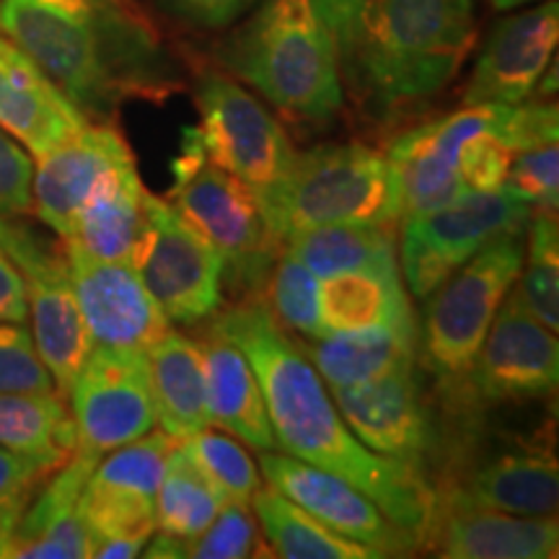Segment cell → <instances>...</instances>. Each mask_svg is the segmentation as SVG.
Returning <instances> with one entry per match:
<instances>
[{
    "mask_svg": "<svg viewBox=\"0 0 559 559\" xmlns=\"http://www.w3.org/2000/svg\"><path fill=\"white\" fill-rule=\"evenodd\" d=\"M210 330L234 342L254 368L280 451L353 481L419 542L430 536L438 506L423 469L381 456L353 436L324 379L262 298L221 313Z\"/></svg>",
    "mask_w": 559,
    "mask_h": 559,
    "instance_id": "6da1fadb",
    "label": "cell"
},
{
    "mask_svg": "<svg viewBox=\"0 0 559 559\" xmlns=\"http://www.w3.org/2000/svg\"><path fill=\"white\" fill-rule=\"evenodd\" d=\"M0 32L91 122L181 86L177 58L132 0H0Z\"/></svg>",
    "mask_w": 559,
    "mask_h": 559,
    "instance_id": "7a4b0ae2",
    "label": "cell"
},
{
    "mask_svg": "<svg viewBox=\"0 0 559 559\" xmlns=\"http://www.w3.org/2000/svg\"><path fill=\"white\" fill-rule=\"evenodd\" d=\"M472 0H362L342 79L370 120L389 122L432 99L472 52Z\"/></svg>",
    "mask_w": 559,
    "mask_h": 559,
    "instance_id": "3957f363",
    "label": "cell"
},
{
    "mask_svg": "<svg viewBox=\"0 0 559 559\" xmlns=\"http://www.w3.org/2000/svg\"><path fill=\"white\" fill-rule=\"evenodd\" d=\"M347 34L326 0H260L218 47V62L280 115L330 128L345 107Z\"/></svg>",
    "mask_w": 559,
    "mask_h": 559,
    "instance_id": "277c9868",
    "label": "cell"
},
{
    "mask_svg": "<svg viewBox=\"0 0 559 559\" xmlns=\"http://www.w3.org/2000/svg\"><path fill=\"white\" fill-rule=\"evenodd\" d=\"M275 239L330 223H396L389 158L366 143H324L296 153L272 190L257 194Z\"/></svg>",
    "mask_w": 559,
    "mask_h": 559,
    "instance_id": "5b68a950",
    "label": "cell"
},
{
    "mask_svg": "<svg viewBox=\"0 0 559 559\" xmlns=\"http://www.w3.org/2000/svg\"><path fill=\"white\" fill-rule=\"evenodd\" d=\"M171 177L169 205L215 249L230 290L262 293L283 243L264 221L254 190L207 158L198 128L181 130Z\"/></svg>",
    "mask_w": 559,
    "mask_h": 559,
    "instance_id": "8992f818",
    "label": "cell"
},
{
    "mask_svg": "<svg viewBox=\"0 0 559 559\" xmlns=\"http://www.w3.org/2000/svg\"><path fill=\"white\" fill-rule=\"evenodd\" d=\"M526 260V230L487 243L430 293L419 330V355L438 376L459 379L474 366L495 313Z\"/></svg>",
    "mask_w": 559,
    "mask_h": 559,
    "instance_id": "52a82bcc",
    "label": "cell"
},
{
    "mask_svg": "<svg viewBox=\"0 0 559 559\" xmlns=\"http://www.w3.org/2000/svg\"><path fill=\"white\" fill-rule=\"evenodd\" d=\"M534 207L508 187L495 192H466L451 205L404 218L400 272L412 296L428 298L461 264L487 243L528 228Z\"/></svg>",
    "mask_w": 559,
    "mask_h": 559,
    "instance_id": "ba28073f",
    "label": "cell"
},
{
    "mask_svg": "<svg viewBox=\"0 0 559 559\" xmlns=\"http://www.w3.org/2000/svg\"><path fill=\"white\" fill-rule=\"evenodd\" d=\"M194 102L200 109L194 128L207 158L247 181L254 194L272 190L296 156L277 117L223 70L200 75Z\"/></svg>",
    "mask_w": 559,
    "mask_h": 559,
    "instance_id": "9c48e42d",
    "label": "cell"
},
{
    "mask_svg": "<svg viewBox=\"0 0 559 559\" xmlns=\"http://www.w3.org/2000/svg\"><path fill=\"white\" fill-rule=\"evenodd\" d=\"M0 249L24 275L34 347L50 370L58 394L68 400V391L96 342L83 321L79 298L70 283L66 251H55L50 243L19 223H11Z\"/></svg>",
    "mask_w": 559,
    "mask_h": 559,
    "instance_id": "30bf717a",
    "label": "cell"
},
{
    "mask_svg": "<svg viewBox=\"0 0 559 559\" xmlns=\"http://www.w3.org/2000/svg\"><path fill=\"white\" fill-rule=\"evenodd\" d=\"M75 449L94 456L138 440L156 425L148 355L140 347L96 345L68 391Z\"/></svg>",
    "mask_w": 559,
    "mask_h": 559,
    "instance_id": "8fae6325",
    "label": "cell"
},
{
    "mask_svg": "<svg viewBox=\"0 0 559 559\" xmlns=\"http://www.w3.org/2000/svg\"><path fill=\"white\" fill-rule=\"evenodd\" d=\"M130 264L169 321L198 324L223 306L221 257L166 200L153 198L148 230Z\"/></svg>",
    "mask_w": 559,
    "mask_h": 559,
    "instance_id": "7c38bea8",
    "label": "cell"
},
{
    "mask_svg": "<svg viewBox=\"0 0 559 559\" xmlns=\"http://www.w3.org/2000/svg\"><path fill=\"white\" fill-rule=\"evenodd\" d=\"M500 104H474L453 115L417 124L391 143L389 166L400 218L432 213L466 194L459 177V156L474 132L489 128Z\"/></svg>",
    "mask_w": 559,
    "mask_h": 559,
    "instance_id": "4fadbf2b",
    "label": "cell"
},
{
    "mask_svg": "<svg viewBox=\"0 0 559 559\" xmlns=\"http://www.w3.org/2000/svg\"><path fill=\"white\" fill-rule=\"evenodd\" d=\"M260 466L272 489L309 510L313 519L381 557H407L419 544L412 531L389 519L353 481L285 451H262Z\"/></svg>",
    "mask_w": 559,
    "mask_h": 559,
    "instance_id": "5bb4252c",
    "label": "cell"
},
{
    "mask_svg": "<svg viewBox=\"0 0 559 559\" xmlns=\"http://www.w3.org/2000/svg\"><path fill=\"white\" fill-rule=\"evenodd\" d=\"M469 376L474 391L492 404L544 400L557 391V332L523 306L515 285L495 313Z\"/></svg>",
    "mask_w": 559,
    "mask_h": 559,
    "instance_id": "9a60e30c",
    "label": "cell"
},
{
    "mask_svg": "<svg viewBox=\"0 0 559 559\" xmlns=\"http://www.w3.org/2000/svg\"><path fill=\"white\" fill-rule=\"evenodd\" d=\"M70 283L96 345L148 349L171 330L130 262L99 260L62 243Z\"/></svg>",
    "mask_w": 559,
    "mask_h": 559,
    "instance_id": "2e32d148",
    "label": "cell"
},
{
    "mask_svg": "<svg viewBox=\"0 0 559 559\" xmlns=\"http://www.w3.org/2000/svg\"><path fill=\"white\" fill-rule=\"evenodd\" d=\"M557 39V0H544L542 5L498 21L466 81L464 107L531 99L555 58Z\"/></svg>",
    "mask_w": 559,
    "mask_h": 559,
    "instance_id": "e0dca14e",
    "label": "cell"
},
{
    "mask_svg": "<svg viewBox=\"0 0 559 559\" xmlns=\"http://www.w3.org/2000/svg\"><path fill=\"white\" fill-rule=\"evenodd\" d=\"M135 164L128 140L111 122H86L34 164V213L66 239L79 210L104 177Z\"/></svg>",
    "mask_w": 559,
    "mask_h": 559,
    "instance_id": "ac0fdd59",
    "label": "cell"
},
{
    "mask_svg": "<svg viewBox=\"0 0 559 559\" xmlns=\"http://www.w3.org/2000/svg\"><path fill=\"white\" fill-rule=\"evenodd\" d=\"M353 436L381 456L407 461L423 469L432 449V425L415 366L360 386H330Z\"/></svg>",
    "mask_w": 559,
    "mask_h": 559,
    "instance_id": "d6986e66",
    "label": "cell"
},
{
    "mask_svg": "<svg viewBox=\"0 0 559 559\" xmlns=\"http://www.w3.org/2000/svg\"><path fill=\"white\" fill-rule=\"evenodd\" d=\"M102 456L75 449L47 485L32 495L13 528L3 557L11 559H83L91 557V534L79 513L83 487Z\"/></svg>",
    "mask_w": 559,
    "mask_h": 559,
    "instance_id": "ffe728a7",
    "label": "cell"
},
{
    "mask_svg": "<svg viewBox=\"0 0 559 559\" xmlns=\"http://www.w3.org/2000/svg\"><path fill=\"white\" fill-rule=\"evenodd\" d=\"M86 122L29 55L0 37V128L39 158Z\"/></svg>",
    "mask_w": 559,
    "mask_h": 559,
    "instance_id": "44dd1931",
    "label": "cell"
},
{
    "mask_svg": "<svg viewBox=\"0 0 559 559\" xmlns=\"http://www.w3.org/2000/svg\"><path fill=\"white\" fill-rule=\"evenodd\" d=\"M438 555L449 559H555L559 523L555 515H513L500 510L451 506L432 521Z\"/></svg>",
    "mask_w": 559,
    "mask_h": 559,
    "instance_id": "7402d4cb",
    "label": "cell"
},
{
    "mask_svg": "<svg viewBox=\"0 0 559 559\" xmlns=\"http://www.w3.org/2000/svg\"><path fill=\"white\" fill-rule=\"evenodd\" d=\"M151 207L153 194L140 181L138 166H122L96 185L62 243L99 260L130 262L148 230Z\"/></svg>",
    "mask_w": 559,
    "mask_h": 559,
    "instance_id": "603a6c76",
    "label": "cell"
},
{
    "mask_svg": "<svg viewBox=\"0 0 559 559\" xmlns=\"http://www.w3.org/2000/svg\"><path fill=\"white\" fill-rule=\"evenodd\" d=\"M306 358L326 386H360L412 368L419 355L415 317L360 332H337L306 345Z\"/></svg>",
    "mask_w": 559,
    "mask_h": 559,
    "instance_id": "cb8c5ba5",
    "label": "cell"
},
{
    "mask_svg": "<svg viewBox=\"0 0 559 559\" xmlns=\"http://www.w3.org/2000/svg\"><path fill=\"white\" fill-rule=\"evenodd\" d=\"M559 469L542 451H510L489 459L456 489L451 506L500 510L513 515H557Z\"/></svg>",
    "mask_w": 559,
    "mask_h": 559,
    "instance_id": "d4e9b609",
    "label": "cell"
},
{
    "mask_svg": "<svg viewBox=\"0 0 559 559\" xmlns=\"http://www.w3.org/2000/svg\"><path fill=\"white\" fill-rule=\"evenodd\" d=\"M153 404L160 430L185 440L213 425L207 404V373L200 342L169 330L145 349Z\"/></svg>",
    "mask_w": 559,
    "mask_h": 559,
    "instance_id": "484cf974",
    "label": "cell"
},
{
    "mask_svg": "<svg viewBox=\"0 0 559 559\" xmlns=\"http://www.w3.org/2000/svg\"><path fill=\"white\" fill-rule=\"evenodd\" d=\"M207 373L210 417L223 430L236 436L257 451H275L277 440L272 432L267 407L247 355L234 342L210 330L200 342Z\"/></svg>",
    "mask_w": 559,
    "mask_h": 559,
    "instance_id": "4316f807",
    "label": "cell"
},
{
    "mask_svg": "<svg viewBox=\"0 0 559 559\" xmlns=\"http://www.w3.org/2000/svg\"><path fill=\"white\" fill-rule=\"evenodd\" d=\"M298 262L317 277L340 272H400L394 223H330L285 241Z\"/></svg>",
    "mask_w": 559,
    "mask_h": 559,
    "instance_id": "83f0119b",
    "label": "cell"
},
{
    "mask_svg": "<svg viewBox=\"0 0 559 559\" xmlns=\"http://www.w3.org/2000/svg\"><path fill=\"white\" fill-rule=\"evenodd\" d=\"M412 317L402 272H340L319 285V319L326 334L360 332Z\"/></svg>",
    "mask_w": 559,
    "mask_h": 559,
    "instance_id": "f1b7e54d",
    "label": "cell"
},
{
    "mask_svg": "<svg viewBox=\"0 0 559 559\" xmlns=\"http://www.w3.org/2000/svg\"><path fill=\"white\" fill-rule=\"evenodd\" d=\"M251 510L262 523L272 551L285 559H381L376 549L337 534L313 519L309 510L285 498L272 487H260L251 498Z\"/></svg>",
    "mask_w": 559,
    "mask_h": 559,
    "instance_id": "f546056e",
    "label": "cell"
},
{
    "mask_svg": "<svg viewBox=\"0 0 559 559\" xmlns=\"http://www.w3.org/2000/svg\"><path fill=\"white\" fill-rule=\"evenodd\" d=\"M0 445L66 464L75 451V423L58 391H0Z\"/></svg>",
    "mask_w": 559,
    "mask_h": 559,
    "instance_id": "4dcf8cb0",
    "label": "cell"
},
{
    "mask_svg": "<svg viewBox=\"0 0 559 559\" xmlns=\"http://www.w3.org/2000/svg\"><path fill=\"white\" fill-rule=\"evenodd\" d=\"M223 502L221 489L177 443L156 492V528L179 539H192L218 515Z\"/></svg>",
    "mask_w": 559,
    "mask_h": 559,
    "instance_id": "1f68e13d",
    "label": "cell"
},
{
    "mask_svg": "<svg viewBox=\"0 0 559 559\" xmlns=\"http://www.w3.org/2000/svg\"><path fill=\"white\" fill-rule=\"evenodd\" d=\"M526 254L523 260L519 293L523 306L549 326L551 332L559 330V230L555 213L531 215L526 228Z\"/></svg>",
    "mask_w": 559,
    "mask_h": 559,
    "instance_id": "d6a6232c",
    "label": "cell"
},
{
    "mask_svg": "<svg viewBox=\"0 0 559 559\" xmlns=\"http://www.w3.org/2000/svg\"><path fill=\"white\" fill-rule=\"evenodd\" d=\"M264 306L285 330L306 340L326 337L319 319V277L290 251H280L264 280Z\"/></svg>",
    "mask_w": 559,
    "mask_h": 559,
    "instance_id": "836d02e7",
    "label": "cell"
},
{
    "mask_svg": "<svg viewBox=\"0 0 559 559\" xmlns=\"http://www.w3.org/2000/svg\"><path fill=\"white\" fill-rule=\"evenodd\" d=\"M177 443L179 440H174L164 430L145 432L138 440H130L120 449L104 453L88 481L156 500L158 485L166 472V461L177 449Z\"/></svg>",
    "mask_w": 559,
    "mask_h": 559,
    "instance_id": "e575fe53",
    "label": "cell"
},
{
    "mask_svg": "<svg viewBox=\"0 0 559 559\" xmlns=\"http://www.w3.org/2000/svg\"><path fill=\"white\" fill-rule=\"evenodd\" d=\"M179 445L207 474V479L221 489L223 500L251 502L257 489L262 487L254 459L234 438L205 428L179 440Z\"/></svg>",
    "mask_w": 559,
    "mask_h": 559,
    "instance_id": "d590c367",
    "label": "cell"
},
{
    "mask_svg": "<svg viewBox=\"0 0 559 559\" xmlns=\"http://www.w3.org/2000/svg\"><path fill=\"white\" fill-rule=\"evenodd\" d=\"M257 523L249 502L226 500L213 521L198 536L187 539V557L243 559L257 555Z\"/></svg>",
    "mask_w": 559,
    "mask_h": 559,
    "instance_id": "8d00e7d4",
    "label": "cell"
},
{
    "mask_svg": "<svg viewBox=\"0 0 559 559\" xmlns=\"http://www.w3.org/2000/svg\"><path fill=\"white\" fill-rule=\"evenodd\" d=\"M500 111L489 128L474 132L466 140L459 156V177L466 192H495L502 190L508 181L510 166H513L515 151L510 148L508 140L500 132Z\"/></svg>",
    "mask_w": 559,
    "mask_h": 559,
    "instance_id": "74e56055",
    "label": "cell"
},
{
    "mask_svg": "<svg viewBox=\"0 0 559 559\" xmlns=\"http://www.w3.org/2000/svg\"><path fill=\"white\" fill-rule=\"evenodd\" d=\"M0 391H58L34 347L32 332L16 321H0Z\"/></svg>",
    "mask_w": 559,
    "mask_h": 559,
    "instance_id": "f35d334b",
    "label": "cell"
},
{
    "mask_svg": "<svg viewBox=\"0 0 559 559\" xmlns=\"http://www.w3.org/2000/svg\"><path fill=\"white\" fill-rule=\"evenodd\" d=\"M506 187L528 202L536 213H555L559 205L557 143L515 153Z\"/></svg>",
    "mask_w": 559,
    "mask_h": 559,
    "instance_id": "ab89813d",
    "label": "cell"
},
{
    "mask_svg": "<svg viewBox=\"0 0 559 559\" xmlns=\"http://www.w3.org/2000/svg\"><path fill=\"white\" fill-rule=\"evenodd\" d=\"M34 158L32 153L0 128V215L19 218L34 213Z\"/></svg>",
    "mask_w": 559,
    "mask_h": 559,
    "instance_id": "60d3db41",
    "label": "cell"
},
{
    "mask_svg": "<svg viewBox=\"0 0 559 559\" xmlns=\"http://www.w3.org/2000/svg\"><path fill=\"white\" fill-rule=\"evenodd\" d=\"M174 19L200 26V29H226L243 13L257 5V0H153Z\"/></svg>",
    "mask_w": 559,
    "mask_h": 559,
    "instance_id": "b9f144b4",
    "label": "cell"
},
{
    "mask_svg": "<svg viewBox=\"0 0 559 559\" xmlns=\"http://www.w3.org/2000/svg\"><path fill=\"white\" fill-rule=\"evenodd\" d=\"M58 461L45 456H32L0 445V492H11L21 487H39L58 469Z\"/></svg>",
    "mask_w": 559,
    "mask_h": 559,
    "instance_id": "7bdbcfd3",
    "label": "cell"
},
{
    "mask_svg": "<svg viewBox=\"0 0 559 559\" xmlns=\"http://www.w3.org/2000/svg\"><path fill=\"white\" fill-rule=\"evenodd\" d=\"M26 319H29V304H26L24 275L0 249V321L24 324Z\"/></svg>",
    "mask_w": 559,
    "mask_h": 559,
    "instance_id": "ee69618b",
    "label": "cell"
},
{
    "mask_svg": "<svg viewBox=\"0 0 559 559\" xmlns=\"http://www.w3.org/2000/svg\"><path fill=\"white\" fill-rule=\"evenodd\" d=\"M34 492H37V487H21L11 489V492H0V557L5 555L13 528H16L21 513L29 506Z\"/></svg>",
    "mask_w": 559,
    "mask_h": 559,
    "instance_id": "f6af8a7d",
    "label": "cell"
},
{
    "mask_svg": "<svg viewBox=\"0 0 559 559\" xmlns=\"http://www.w3.org/2000/svg\"><path fill=\"white\" fill-rule=\"evenodd\" d=\"M489 3H492L498 11H513V9H521V5L536 3V0H489Z\"/></svg>",
    "mask_w": 559,
    "mask_h": 559,
    "instance_id": "bcb514c9",
    "label": "cell"
},
{
    "mask_svg": "<svg viewBox=\"0 0 559 559\" xmlns=\"http://www.w3.org/2000/svg\"><path fill=\"white\" fill-rule=\"evenodd\" d=\"M9 228H11V223L3 221V215H0V243H3L5 234H9Z\"/></svg>",
    "mask_w": 559,
    "mask_h": 559,
    "instance_id": "7dc6e473",
    "label": "cell"
}]
</instances>
